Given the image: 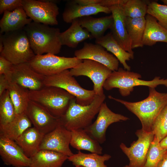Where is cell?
Returning <instances> with one entry per match:
<instances>
[{
	"label": "cell",
	"instance_id": "cell-23",
	"mask_svg": "<svg viewBox=\"0 0 167 167\" xmlns=\"http://www.w3.org/2000/svg\"><path fill=\"white\" fill-rule=\"evenodd\" d=\"M45 135L34 127L28 128L15 140L25 155L30 158L39 150Z\"/></svg>",
	"mask_w": 167,
	"mask_h": 167
},
{
	"label": "cell",
	"instance_id": "cell-5",
	"mask_svg": "<svg viewBox=\"0 0 167 167\" xmlns=\"http://www.w3.org/2000/svg\"><path fill=\"white\" fill-rule=\"evenodd\" d=\"M30 100L46 108L53 115L60 118L66 111L75 97L65 90L57 87L45 86L36 91H28Z\"/></svg>",
	"mask_w": 167,
	"mask_h": 167
},
{
	"label": "cell",
	"instance_id": "cell-4",
	"mask_svg": "<svg viewBox=\"0 0 167 167\" xmlns=\"http://www.w3.org/2000/svg\"><path fill=\"white\" fill-rule=\"evenodd\" d=\"M3 48L0 55L14 65L29 62L36 55L23 29L0 34Z\"/></svg>",
	"mask_w": 167,
	"mask_h": 167
},
{
	"label": "cell",
	"instance_id": "cell-7",
	"mask_svg": "<svg viewBox=\"0 0 167 167\" xmlns=\"http://www.w3.org/2000/svg\"><path fill=\"white\" fill-rule=\"evenodd\" d=\"M44 85L45 86L56 87L65 90L74 96L76 102L81 105L91 104L96 95L93 90H87L81 87L68 70L45 76Z\"/></svg>",
	"mask_w": 167,
	"mask_h": 167
},
{
	"label": "cell",
	"instance_id": "cell-44",
	"mask_svg": "<svg viewBox=\"0 0 167 167\" xmlns=\"http://www.w3.org/2000/svg\"><path fill=\"white\" fill-rule=\"evenodd\" d=\"M162 1L165 4V5L167 6V0H162Z\"/></svg>",
	"mask_w": 167,
	"mask_h": 167
},
{
	"label": "cell",
	"instance_id": "cell-3",
	"mask_svg": "<svg viewBox=\"0 0 167 167\" xmlns=\"http://www.w3.org/2000/svg\"><path fill=\"white\" fill-rule=\"evenodd\" d=\"M105 98L104 94L96 95L91 104L84 106L77 104L75 98H74L71 101L65 113L59 118L60 124L70 131L84 129L92 123Z\"/></svg>",
	"mask_w": 167,
	"mask_h": 167
},
{
	"label": "cell",
	"instance_id": "cell-11",
	"mask_svg": "<svg viewBox=\"0 0 167 167\" xmlns=\"http://www.w3.org/2000/svg\"><path fill=\"white\" fill-rule=\"evenodd\" d=\"M135 134L138 139L133 142L130 147L121 143L120 148L128 158L129 167H143L154 135L152 131L147 132L142 129L137 130Z\"/></svg>",
	"mask_w": 167,
	"mask_h": 167
},
{
	"label": "cell",
	"instance_id": "cell-19",
	"mask_svg": "<svg viewBox=\"0 0 167 167\" xmlns=\"http://www.w3.org/2000/svg\"><path fill=\"white\" fill-rule=\"evenodd\" d=\"M101 12L111 13L109 7L97 5H83L77 3L75 0H69L66 3L62 17L65 22L71 23L75 19Z\"/></svg>",
	"mask_w": 167,
	"mask_h": 167
},
{
	"label": "cell",
	"instance_id": "cell-37",
	"mask_svg": "<svg viewBox=\"0 0 167 167\" xmlns=\"http://www.w3.org/2000/svg\"><path fill=\"white\" fill-rule=\"evenodd\" d=\"M75 1L83 5H97L107 7L115 5L122 4L124 2L123 0H75Z\"/></svg>",
	"mask_w": 167,
	"mask_h": 167
},
{
	"label": "cell",
	"instance_id": "cell-18",
	"mask_svg": "<svg viewBox=\"0 0 167 167\" xmlns=\"http://www.w3.org/2000/svg\"><path fill=\"white\" fill-rule=\"evenodd\" d=\"M123 5L117 4L109 7L113 19L110 28L115 40L125 51L131 54L134 52L131 49L130 41L126 30Z\"/></svg>",
	"mask_w": 167,
	"mask_h": 167
},
{
	"label": "cell",
	"instance_id": "cell-9",
	"mask_svg": "<svg viewBox=\"0 0 167 167\" xmlns=\"http://www.w3.org/2000/svg\"><path fill=\"white\" fill-rule=\"evenodd\" d=\"M56 1L22 0V6L33 21L49 25L58 24L59 8Z\"/></svg>",
	"mask_w": 167,
	"mask_h": 167
},
{
	"label": "cell",
	"instance_id": "cell-12",
	"mask_svg": "<svg viewBox=\"0 0 167 167\" xmlns=\"http://www.w3.org/2000/svg\"><path fill=\"white\" fill-rule=\"evenodd\" d=\"M98 114L95 121L84 129L91 137L100 144L105 141L106 131L110 125L129 119L126 117L112 111L105 102L101 105Z\"/></svg>",
	"mask_w": 167,
	"mask_h": 167
},
{
	"label": "cell",
	"instance_id": "cell-30",
	"mask_svg": "<svg viewBox=\"0 0 167 167\" xmlns=\"http://www.w3.org/2000/svg\"><path fill=\"white\" fill-rule=\"evenodd\" d=\"M125 24L132 49L142 47L145 24V17L132 18L126 17Z\"/></svg>",
	"mask_w": 167,
	"mask_h": 167
},
{
	"label": "cell",
	"instance_id": "cell-33",
	"mask_svg": "<svg viewBox=\"0 0 167 167\" xmlns=\"http://www.w3.org/2000/svg\"><path fill=\"white\" fill-rule=\"evenodd\" d=\"M149 2L143 0H127L123 5L125 16L132 18L145 17L147 14L148 5Z\"/></svg>",
	"mask_w": 167,
	"mask_h": 167
},
{
	"label": "cell",
	"instance_id": "cell-13",
	"mask_svg": "<svg viewBox=\"0 0 167 167\" xmlns=\"http://www.w3.org/2000/svg\"><path fill=\"white\" fill-rule=\"evenodd\" d=\"M71 138V131L60 124L52 131L44 135L39 150L55 151L70 157L74 154L69 147Z\"/></svg>",
	"mask_w": 167,
	"mask_h": 167
},
{
	"label": "cell",
	"instance_id": "cell-26",
	"mask_svg": "<svg viewBox=\"0 0 167 167\" xmlns=\"http://www.w3.org/2000/svg\"><path fill=\"white\" fill-rule=\"evenodd\" d=\"M95 42L112 53L122 64L125 70L130 71L131 67L126 61L134 59V54L124 50L115 40L111 32L95 39Z\"/></svg>",
	"mask_w": 167,
	"mask_h": 167
},
{
	"label": "cell",
	"instance_id": "cell-27",
	"mask_svg": "<svg viewBox=\"0 0 167 167\" xmlns=\"http://www.w3.org/2000/svg\"><path fill=\"white\" fill-rule=\"evenodd\" d=\"M71 24L69 28L60 34V39L62 45L75 48L80 43L91 38L90 33L81 27L78 19Z\"/></svg>",
	"mask_w": 167,
	"mask_h": 167
},
{
	"label": "cell",
	"instance_id": "cell-43",
	"mask_svg": "<svg viewBox=\"0 0 167 167\" xmlns=\"http://www.w3.org/2000/svg\"><path fill=\"white\" fill-rule=\"evenodd\" d=\"M3 48V43L2 38L0 37V52H1Z\"/></svg>",
	"mask_w": 167,
	"mask_h": 167
},
{
	"label": "cell",
	"instance_id": "cell-41",
	"mask_svg": "<svg viewBox=\"0 0 167 167\" xmlns=\"http://www.w3.org/2000/svg\"><path fill=\"white\" fill-rule=\"evenodd\" d=\"M157 167H167V150Z\"/></svg>",
	"mask_w": 167,
	"mask_h": 167
},
{
	"label": "cell",
	"instance_id": "cell-6",
	"mask_svg": "<svg viewBox=\"0 0 167 167\" xmlns=\"http://www.w3.org/2000/svg\"><path fill=\"white\" fill-rule=\"evenodd\" d=\"M141 78L139 73L120 67L109 75L104 83L103 88L107 91L118 88L120 94L126 96L130 94L135 86H145L155 88L159 85H163L167 87V79H161L157 76L152 80L145 81L140 79Z\"/></svg>",
	"mask_w": 167,
	"mask_h": 167
},
{
	"label": "cell",
	"instance_id": "cell-14",
	"mask_svg": "<svg viewBox=\"0 0 167 167\" xmlns=\"http://www.w3.org/2000/svg\"><path fill=\"white\" fill-rule=\"evenodd\" d=\"M25 113L34 127L45 135L60 124L59 119L53 115L39 104L30 100Z\"/></svg>",
	"mask_w": 167,
	"mask_h": 167
},
{
	"label": "cell",
	"instance_id": "cell-16",
	"mask_svg": "<svg viewBox=\"0 0 167 167\" xmlns=\"http://www.w3.org/2000/svg\"><path fill=\"white\" fill-rule=\"evenodd\" d=\"M45 76L36 71L29 62L14 65L11 82L29 91L39 90L45 86Z\"/></svg>",
	"mask_w": 167,
	"mask_h": 167
},
{
	"label": "cell",
	"instance_id": "cell-29",
	"mask_svg": "<svg viewBox=\"0 0 167 167\" xmlns=\"http://www.w3.org/2000/svg\"><path fill=\"white\" fill-rule=\"evenodd\" d=\"M111 157L110 155L105 154L101 155L96 153H85L79 151L68 157V160L75 166L81 165L84 167H108L105 164Z\"/></svg>",
	"mask_w": 167,
	"mask_h": 167
},
{
	"label": "cell",
	"instance_id": "cell-38",
	"mask_svg": "<svg viewBox=\"0 0 167 167\" xmlns=\"http://www.w3.org/2000/svg\"><path fill=\"white\" fill-rule=\"evenodd\" d=\"M22 6V0H0V14L6 11H12Z\"/></svg>",
	"mask_w": 167,
	"mask_h": 167
},
{
	"label": "cell",
	"instance_id": "cell-32",
	"mask_svg": "<svg viewBox=\"0 0 167 167\" xmlns=\"http://www.w3.org/2000/svg\"><path fill=\"white\" fill-rule=\"evenodd\" d=\"M16 115L14 106L7 90L0 96V126L10 122Z\"/></svg>",
	"mask_w": 167,
	"mask_h": 167
},
{
	"label": "cell",
	"instance_id": "cell-28",
	"mask_svg": "<svg viewBox=\"0 0 167 167\" xmlns=\"http://www.w3.org/2000/svg\"><path fill=\"white\" fill-rule=\"evenodd\" d=\"M32 124L25 113L16 114L10 122L0 126V135L15 141Z\"/></svg>",
	"mask_w": 167,
	"mask_h": 167
},
{
	"label": "cell",
	"instance_id": "cell-36",
	"mask_svg": "<svg viewBox=\"0 0 167 167\" xmlns=\"http://www.w3.org/2000/svg\"><path fill=\"white\" fill-rule=\"evenodd\" d=\"M147 12L156 19L159 24L167 30V6L161 4L156 1L150 2Z\"/></svg>",
	"mask_w": 167,
	"mask_h": 167
},
{
	"label": "cell",
	"instance_id": "cell-2",
	"mask_svg": "<svg viewBox=\"0 0 167 167\" xmlns=\"http://www.w3.org/2000/svg\"><path fill=\"white\" fill-rule=\"evenodd\" d=\"M24 29L36 55L44 54L56 55L60 52L62 45L59 28L32 21Z\"/></svg>",
	"mask_w": 167,
	"mask_h": 167
},
{
	"label": "cell",
	"instance_id": "cell-24",
	"mask_svg": "<svg viewBox=\"0 0 167 167\" xmlns=\"http://www.w3.org/2000/svg\"><path fill=\"white\" fill-rule=\"evenodd\" d=\"M68 157L59 152L40 150L30 158L29 167H62Z\"/></svg>",
	"mask_w": 167,
	"mask_h": 167
},
{
	"label": "cell",
	"instance_id": "cell-31",
	"mask_svg": "<svg viewBox=\"0 0 167 167\" xmlns=\"http://www.w3.org/2000/svg\"><path fill=\"white\" fill-rule=\"evenodd\" d=\"M7 90L16 114L25 113L30 100L29 90L12 82H10Z\"/></svg>",
	"mask_w": 167,
	"mask_h": 167
},
{
	"label": "cell",
	"instance_id": "cell-45",
	"mask_svg": "<svg viewBox=\"0 0 167 167\" xmlns=\"http://www.w3.org/2000/svg\"><path fill=\"white\" fill-rule=\"evenodd\" d=\"M75 167H84L83 166H81V165H79V166H75Z\"/></svg>",
	"mask_w": 167,
	"mask_h": 167
},
{
	"label": "cell",
	"instance_id": "cell-1",
	"mask_svg": "<svg viewBox=\"0 0 167 167\" xmlns=\"http://www.w3.org/2000/svg\"><path fill=\"white\" fill-rule=\"evenodd\" d=\"M149 88V95L145 99L137 102H130L108 96L124 105L140 120L144 131H152V127L156 118L167 105V92L161 93L154 88Z\"/></svg>",
	"mask_w": 167,
	"mask_h": 167
},
{
	"label": "cell",
	"instance_id": "cell-42",
	"mask_svg": "<svg viewBox=\"0 0 167 167\" xmlns=\"http://www.w3.org/2000/svg\"><path fill=\"white\" fill-rule=\"evenodd\" d=\"M160 144L162 148L167 149V135L160 142Z\"/></svg>",
	"mask_w": 167,
	"mask_h": 167
},
{
	"label": "cell",
	"instance_id": "cell-15",
	"mask_svg": "<svg viewBox=\"0 0 167 167\" xmlns=\"http://www.w3.org/2000/svg\"><path fill=\"white\" fill-rule=\"evenodd\" d=\"M74 55L81 60L90 59L99 62L112 71L119 68V61L117 58L99 44L84 42L81 49L75 51Z\"/></svg>",
	"mask_w": 167,
	"mask_h": 167
},
{
	"label": "cell",
	"instance_id": "cell-40",
	"mask_svg": "<svg viewBox=\"0 0 167 167\" xmlns=\"http://www.w3.org/2000/svg\"><path fill=\"white\" fill-rule=\"evenodd\" d=\"M10 82L5 76L0 75V96L8 89Z\"/></svg>",
	"mask_w": 167,
	"mask_h": 167
},
{
	"label": "cell",
	"instance_id": "cell-35",
	"mask_svg": "<svg viewBox=\"0 0 167 167\" xmlns=\"http://www.w3.org/2000/svg\"><path fill=\"white\" fill-rule=\"evenodd\" d=\"M152 131L159 142L167 135V105L156 118Z\"/></svg>",
	"mask_w": 167,
	"mask_h": 167
},
{
	"label": "cell",
	"instance_id": "cell-22",
	"mask_svg": "<svg viewBox=\"0 0 167 167\" xmlns=\"http://www.w3.org/2000/svg\"><path fill=\"white\" fill-rule=\"evenodd\" d=\"M78 19L81 27L90 33L91 38L95 39L104 36L106 31L111 27L113 21L112 15L100 18L88 16Z\"/></svg>",
	"mask_w": 167,
	"mask_h": 167
},
{
	"label": "cell",
	"instance_id": "cell-20",
	"mask_svg": "<svg viewBox=\"0 0 167 167\" xmlns=\"http://www.w3.org/2000/svg\"><path fill=\"white\" fill-rule=\"evenodd\" d=\"M32 21L22 6L12 11H6L0 20V34L23 29Z\"/></svg>",
	"mask_w": 167,
	"mask_h": 167
},
{
	"label": "cell",
	"instance_id": "cell-21",
	"mask_svg": "<svg viewBox=\"0 0 167 167\" xmlns=\"http://www.w3.org/2000/svg\"><path fill=\"white\" fill-rule=\"evenodd\" d=\"M145 17V24L142 38L143 45L152 46L158 42L167 43V30L161 25L152 16L147 14Z\"/></svg>",
	"mask_w": 167,
	"mask_h": 167
},
{
	"label": "cell",
	"instance_id": "cell-17",
	"mask_svg": "<svg viewBox=\"0 0 167 167\" xmlns=\"http://www.w3.org/2000/svg\"><path fill=\"white\" fill-rule=\"evenodd\" d=\"M0 155L4 163L13 167H29L30 159L15 141L0 135Z\"/></svg>",
	"mask_w": 167,
	"mask_h": 167
},
{
	"label": "cell",
	"instance_id": "cell-8",
	"mask_svg": "<svg viewBox=\"0 0 167 167\" xmlns=\"http://www.w3.org/2000/svg\"><path fill=\"white\" fill-rule=\"evenodd\" d=\"M83 61L75 57H66L47 54L35 55L29 63L36 71L47 76L72 69Z\"/></svg>",
	"mask_w": 167,
	"mask_h": 167
},
{
	"label": "cell",
	"instance_id": "cell-46",
	"mask_svg": "<svg viewBox=\"0 0 167 167\" xmlns=\"http://www.w3.org/2000/svg\"><path fill=\"white\" fill-rule=\"evenodd\" d=\"M123 167H129L128 165H126L123 166Z\"/></svg>",
	"mask_w": 167,
	"mask_h": 167
},
{
	"label": "cell",
	"instance_id": "cell-10",
	"mask_svg": "<svg viewBox=\"0 0 167 167\" xmlns=\"http://www.w3.org/2000/svg\"><path fill=\"white\" fill-rule=\"evenodd\" d=\"M73 76H85L89 78L93 83V90L96 95L104 93V83L112 71L105 66L94 61L84 59L76 66L69 70Z\"/></svg>",
	"mask_w": 167,
	"mask_h": 167
},
{
	"label": "cell",
	"instance_id": "cell-39",
	"mask_svg": "<svg viewBox=\"0 0 167 167\" xmlns=\"http://www.w3.org/2000/svg\"><path fill=\"white\" fill-rule=\"evenodd\" d=\"M14 65L3 57L0 56V75L6 76L11 82Z\"/></svg>",
	"mask_w": 167,
	"mask_h": 167
},
{
	"label": "cell",
	"instance_id": "cell-25",
	"mask_svg": "<svg viewBox=\"0 0 167 167\" xmlns=\"http://www.w3.org/2000/svg\"><path fill=\"white\" fill-rule=\"evenodd\" d=\"M71 138L70 145L79 151L85 150L91 153L101 155L103 148L100 144L91 137L84 129L71 131Z\"/></svg>",
	"mask_w": 167,
	"mask_h": 167
},
{
	"label": "cell",
	"instance_id": "cell-34",
	"mask_svg": "<svg viewBox=\"0 0 167 167\" xmlns=\"http://www.w3.org/2000/svg\"><path fill=\"white\" fill-rule=\"evenodd\" d=\"M167 149L162 148L154 137L148 149L146 162L143 167H157Z\"/></svg>",
	"mask_w": 167,
	"mask_h": 167
}]
</instances>
